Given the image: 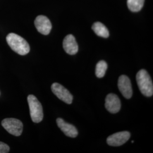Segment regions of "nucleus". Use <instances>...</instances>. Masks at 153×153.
I'll return each instance as SVG.
<instances>
[{
	"label": "nucleus",
	"instance_id": "6",
	"mask_svg": "<svg viewBox=\"0 0 153 153\" xmlns=\"http://www.w3.org/2000/svg\"><path fill=\"white\" fill-rule=\"evenodd\" d=\"M130 137L131 133L129 131H120L109 136L107 142L111 146H120L127 142Z\"/></svg>",
	"mask_w": 153,
	"mask_h": 153
},
{
	"label": "nucleus",
	"instance_id": "7",
	"mask_svg": "<svg viewBox=\"0 0 153 153\" xmlns=\"http://www.w3.org/2000/svg\"><path fill=\"white\" fill-rule=\"evenodd\" d=\"M118 88L121 93L126 99H130L133 94L130 79L125 75L121 76L118 79Z\"/></svg>",
	"mask_w": 153,
	"mask_h": 153
},
{
	"label": "nucleus",
	"instance_id": "15",
	"mask_svg": "<svg viewBox=\"0 0 153 153\" xmlns=\"http://www.w3.org/2000/svg\"><path fill=\"white\" fill-rule=\"evenodd\" d=\"M10 151L9 146L2 142H0V153H7Z\"/></svg>",
	"mask_w": 153,
	"mask_h": 153
},
{
	"label": "nucleus",
	"instance_id": "10",
	"mask_svg": "<svg viewBox=\"0 0 153 153\" xmlns=\"http://www.w3.org/2000/svg\"><path fill=\"white\" fill-rule=\"evenodd\" d=\"M56 123L59 128L66 136L71 138H75L77 136L78 133L74 126L67 123L61 118H58L56 120Z\"/></svg>",
	"mask_w": 153,
	"mask_h": 153
},
{
	"label": "nucleus",
	"instance_id": "13",
	"mask_svg": "<svg viewBox=\"0 0 153 153\" xmlns=\"http://www.w3.org/2000/svg\"><path fill=\"white\" fill-rule=\"evenodd\" d=\"M145 0H127L129 9L133 12H137L142 9Z\"/></svg>",
	"mask_w": 153,
	"mask_h": 153
},
{
	"label": "nucleus",
	"instance_id": "11",
	"mask_svg": "<svg viewBox=\"0 0 153 153\" xmlns=\"http://www.w3.org/2000/svg\"><path fill=\"white\" fill-rule=\"evenodd\" d=\"M63 48L69 55H76L78 52V45L73 35H68L64 38L63 41Z\"/></svg>",
	"mask_w": 153,
	"mask_h": 153
},
{
	"label": "nucleus",
	"instance_id": "2",
	"mask_svg": "<svg viewBox=\"0 0 153 153\" xmlns=\"http://www.w3.org/2000/svg\"><path fill=\"white\" fill-rule=\"evenodd\" d=\"M136 81L141 93L144 96L150 97L153 95V81L148 71L145 69L138 71L136 75Z\"/></svg>",
	"mask_w": 153,
	"mask_h": 153
},
{
	"label": "nucleus",
	"instance_id": "3",
	"mask_svg": "<svg viewBox=\"0 0 153 153\" xmlns=\"http://www.w3.org/2000/svg\"><path fill=\"white\" fill-rule=\"evenodd\" d=\"M27 101L31 118L33 122L35 123L41 122L43 119V111L42 104L36 97L33 95L28 96Z\"/></svg>",
	"mask_w": 153,
	"mask_h": 153
},
{
	"label": "nucleus",
	"instance_id": "5",
	"mask_svg": "<svg viewBox=\"0 0 153 153\" xmlns=\"http://www.w3.org/2000/svg\"><path fill=\"white\" fill-rule=\"evenodd\" d=\"M51 90L58 98L66 104H71L72 103L73 99V95L66 88L60 84L53 83L51 86Z\"/></svg>",
	"mask_w": 153,
	"mask_h": 153
},
{
	"label": "nucleus",
	"instance_id": "14",
	"mask_svg": "<svg viewBox=\"0 0 153 153\" xmlns=\"http://www.w3.org/2000/svg\"><path fill=\"white\" fill-rule=\"evenodd\" d=\"M108 65L105 61H100L97 63L95 69V75L99 78H103L105 76Z\"/></svg>",
	"mask_w": 153,
	"mask_h": 153
},
{
	"label": "nucleus",
	"instance_id": "4",
	"mask_svg": "<svg viewBox=\"0 0 153 153\" xmlns=\"http://www.w3.org/2000/svg\"><path fill=\"white\" fill-rule=\"evenodd\" d=\"M2 126L10 134L15 136H19L23 131L22 121L14 118L5 119L1 122Z\"/></svg>",
	"mask_w": 153,
	"mask_h": 153
},
{
	"label": "nucleus",
	"instance_id": "12",
	"mask_svg": "<svg viewBox=\"0 0 153 153\" xmlns=\"http://www.w3.org/2000/svg\"><path fill=\"white\" fill-rule=\"evenodd\" d=\"M92 29L94 33L98 36L107 38L109 36V31L104 25L100 22H95L92 26Z\"/></svg>",
	"mask_w": 153,
	"mask_h": 153
},
{
	"label": "nucleus",
	"instance_id": "1",
	"mask_svg": "<svg viewBox=\"0 0 153 153\" xmlns=\"http://www.w3.org/2000/svg\"><path fill=\"white\" fill-rule=\"evenodd\" d=\"M6 42L11 49L18 55H27L30 47L27 42L19 35L14 33H10L6 36Z\"/></svg>",
	"mask_w": 153,
	"mask_h": 153
},
{
	"label": "nucleus",
	"instance_id": "9",
	"mask_svg": "<svg viewBox=\"0 0 153 153\" xmlns=\"http://www.w3.org/2000/svg\"><path fill=\"white\" fill-rule=\"evenodd\" d=\"M35 26L39 33L44 35H48L52 29L49 19L44 16H39L35 20Z\"/></svg>",
	"mask_w": 153,
	"mask_h": 153
},
{
	"label": "nucleus",
	"instance_id": "8",
	"mask_svg": "<svg viewBox=\"0 0 153 153\" xmlns=\"http://www.w3.org/2000/svg\"><path fill=\"white\" fill-rule=\"evenodd\" d=\"M105 107L112 114L117 113L121 108L120 99L115 94H109L105 99Z\"/></svg>",
	"mask_w": 153,
	"mask_h": 153
}]
</instances>
